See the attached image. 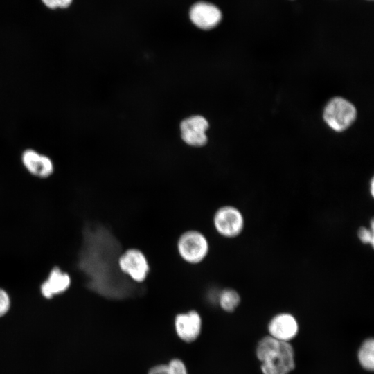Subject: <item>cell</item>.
Returning <instances> with one entry per match:
<instances>
[{
  "label": "cell",
  "mask_w": 374,
  "mask_h": 374,
  "mask_svg": "<svg viewBox=\"0 0 374 374\" xmlns=\"http://www.w3.org/2000/svg\"><path fill=\"white\" fill-rule=\"evenodd\" d=\"M179 257L186 263L197 265L202 262L210 251V244L201 231L189 229L181 233L176 243Z\"/></svg>",
  "instance_id": "7a4b0ae2"
},
{
  "label": "cell",
  "mask_w": 374,
  "mask_h": 374,
  "mask_svg": "<svg viewBox=\"0 0 374 374\" xmlns=\"http://www.w3.org/2000/svg\"><path fill=\"white\" fill-rule=\"evenodd\" d=\"M262 374H288L295 367L294 351L288 341L271 336L262 338L256 350Z\"/></svg>",
  "instance_id": "6da1fadb"
},
{
  "label": "cell",
  "mask_w": 374,
  "mask_h": 374,
  "mask_svg": "<svg viewBox=\"0 0 374 374\" xmlns=\"http://www.w3.org/2000/svg\"><path fill=\"white\" fill-rule=\"evenodd\" d=\"M357 117L355 105L343 97H335L326 105L323 118L329 127L336 132L348 129Z\"/></svg>",
  "instance_id": "277c9868"
},
{
  "label": "cell",
  "mask_w": 374,
  "mask_h": 374,
  "mask_svg": "<svg viewBox=\"0 0 374 374\" xmlns=\"http://www.w3.org/2000/svg\"><path fill=\"white\" fill-rule=\"evenodd\" d=\"M374 222L372 218L368 226H361L357 229V238L363 244L373 247L374 245Z\"/></svg>",
  "instance_id": "5bb4252c"
},
{
  "label": "cell",
  "mask_w": 374,
  "mask_h": 374,
  "mask_svg": "<svg viewBox=\"0 0 374 374\" xmlns=\"http://www.w3.org/2000/svg\"><path fill=\"white\" fill-rule=\"evenodd\" d=\"M56 1L57 7L66 8L71 4L72 0H56Z\"/></svg>",
  "instance_id": "d6986e66"
},
{
  "label": "cell",
  "mask_w": 374,
  "mask_h": 374,
  "mask_svg": "<svg viewBox=\"0 0 374 374\" xmlns=\"http://www.w3.org/2000/svg\"><path fill=\"white\" fill-rule=\"evenodd\" d=\"M21 162L30 174L38 178H47L54 171L53 161L33 149L26 150L22 153Z\"/></svg>",
  "instance_id": "30bf717a"
},
{
  "label": "cell",
  "mask_w": 374,
  "mask_h": 374,
  "mask_svg": "<svg viewBox=\"0 0 374 374\" xmlns=\"http://www.w3.org/2000/svg\"><path fill=\"white\" fill-rule=\"evenodd\" d=\"M369 193L371 196V197H373L374 195V180L373 178L371 179L370 184H369Z\"/></svg>",
  "instance_id": "ffe728a7"
},
{
  "label": "cell",
  "mask_w": 374,
  "mask_h": 374,
  "mask_svg": "<svg viewBox=\"0 0 374 374\" xmlns=\"http://www.w3.org/2000/svg\"><path fill=\"white\" fill-rule=\"evenodd\" d=\"M148 374H169L168 366L166 364H159L152 367Z\"/></svg>",
  "instance_id": "e0dca14e"
},
{
  "label": "cell",
  "mask_w": 374,
  "mask_h": 374,
  "mask_svg": "<svg viewBox=\"0 0 374 374\" xmlns=\"http://www.w3.org/2000/svg\"><path fill=\"white\" fill-rule=\"evenodd\" d=\"M169 374H188L184 363L179 359H173L167 365Z\"/></svg>",
  "instance_id": "9a60e30c"
},
{
  "label": "cell",
  "mask_w": 374,
  "mask_h": 374,
  "mask_svg": "<svg viewBox=\"0 0 374 374\" xmlns=\"http://www.w3.org/2000/svg\"><path fill=\"white\" fill-rule=\"evenodd\" d=\"M240 301V294L233 288L226 287L218 293V304L226 312H233L238 308Z\"/></svg>",
  "instance_id": "7c38bea8"
},
{
  "label": "cell",
  "mask_w": 374,
  "mask_h": 374,
  "mask_svg": "<svg viewBox=\"0 0 374 374\" xmlns=\"http://www.w3.org/2000/svg\"><path fill=\"white\" fill-rule=\"evenodd\" d=\"M202 317L194 310L179 313L175 318V328L177 336L184 341L193 342L199 336L202 330Z\"/></svg>",
  "instance_id": "ba28073f"
},
{
  "label": "cell",
  "mask_w": 374,
  "mask_h": 374,
  "mask_svg": "<svg viewBox=\"0 0 374 374\" xmlns=\"http://www.w3.org/2000/svg\"><path fill=\"white\" fill-rule=\"evenodd\" d=\"M189 17L192 23L202 30H211L217 26L222 19V12L215 5L199 1L190 9Z\"/></svg>",
  "instance_id": "52a82bcc"
},
{
  "label": "cell",
  "mask_w": 374,
  "mask_h": 374,
  "mask_svg": "<svg viewBox=\"0 0 374 374\" xmlns=\"http://www.w3.org/2000/svg\"><path fill=\"white\" fill-rule=\"evenodd\" d=\"M208 127L209 123L204 116L199 114L189 116L180 123L181 139L188 146L202 147L208 141Z\"/></svg>",
  "instance_id": "8992f818"
},
{
  "label": "cell",
  "mask_w": 374,
  "mask_h": 374,
  "mask_svg": "<svg viewBox=\"0 0 374 374\" xmlns=\"http://www.w3.org/2000/svg\"><path fill=\"white\" fill-rule=\"evenodd\" d=\"M119 272L136 283L146 280L150 266L145 254L138 248H129L121 252L116 259Z\"/></svg>",
  "instance_id": "5b68a950"
},
{
  "label": "cell",
  "mask_w": 374,
  "mask_h": 374,
  "mask_svg": "<svg viewBox=\"0 0 374 374\" xmlns=\"http://www.w3.org/2000/svg\"><path fill=\"white\" fill-rule=\"evenodd\" d=\"M268 330L270 336L284 341L293 339L297 334L299 326L295 317L286 312L275 315L269 321Z\"/></svg>",
  "instance_id": "8fae6325"
},
{
  "label": "cell",
  "mask_w": 374,
  "mask_h": 374,
  "mask_svg": "<svg viewBox=\"0 0 374 374\" xmlns=\"http://www.w3.org/2000/svg\"><path fill=\"white\" fill-rule=\"evenodd\" d=\"M11 300L9 294L0 287V317L4 316L10 310Z\"/></svg>",
  "instance_id": "2e32d148"
},
{
  "label": "cell",
  "mask_w": 374,
  "mask_h": 374,
  "mask_svg": "<svg viewBox=\"0 0 374 374\" xmlns=\"http://www.w3.org/2000/svg\"><path fill=\"white\" fill-rule=\"evenodd\" d=\"M43 3L50 8H55L57 7L56 0H42Z\"/></svg>",
  "instance_id": "ac0fdd59"
},
{
  "label": "cell",
  "mask_w": 374,
  "mask_h": 374,
  "mask_svg": "<svg viewBox=\"0 0 374 374\" xmlns=\"http://www.w3.org/2000/svg\"><path fill=\"white\" fill-rule=\"evenodd\" d=\"M71 285L70 275L57 266L53 267L40 285V292L46 299L64 293Z\"/></svg>",
  "instance_id": "9c48e42d"
},
{
  "label": "cell",
  "mask_w": 374,
  "mask_h": 374,
  "mask_svg": "<svg viewBox=\"0 0 374 374\" xmlns=\"http://www.w3.org/2000/svg\"><path fill=\"white\" fill-rule=\"evenodd\" d=\"M212 220L217 233L226 239L236 238L245 228V217L242 211L231 204L218 207L214 212Z\"/></svg>",
  "instance_id": "3957f363"
},
{
  "label": "cell",
  "mask_w": 374,
  "mask_h": 374,
  "mask_svg": "<svg viewBox=\"0 0 374 374\" xmlns=\"http://www.w3.org/2000/svg\"><path fill=\"white\" fill-rule=\"evenodd\" d=\"M358 360L364 369L373 370L374 341L373 338H368L362 343L358 352Z\"/></svg>",
  "instance_id": "4fadbf2b"
}]
</instances>
